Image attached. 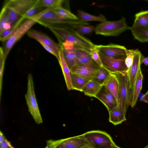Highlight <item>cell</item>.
Listing matches in <instances>:
<instances>
[{"label":"cell","mask_w":148,"mask_h":148,"mask_svg":"<svg viewBox=\"0 0 148 148\" xmlns=\"http://www.w3.org/2000/svg\"><path fill=\"white\" fill-rule=\"evenodd\" d=\"M57 38L59 43L67 42L75 46L90 50L95 47L89 40L78 32L74 28L58 26L47 27Z\"/></svg>","instance_id":"6da1fadb"},{"label":"cell","mask_w":148,"mask_h":148,"mask_svg":"<svg viewBox=\"0 0 148 148\" xmlns=\"http://www.w3.org/2000/svg\"><path fill=\"white\" fill-rule=\"evenodd\" d=\"M57 8L56 6L46 8L32 17L23 21L18 26L14 34L4 42L2 48L3 58L5 60L10 50L14 44L26 33L46 12Z\"/></svg>","instance_id":"7a4b0ae2"},{"label":"cell","mask_w":148,"mask_h":148,"mask_svg":"<svg viewBox=\"0 0 148 148\" xmlns=\"http://www.w3.org/2000/svg\"><path fill=\"white\" fill-rule=\"evenodd\" d=\"M37 23L48 27L57 25H68L71 27L75 28L79 25H88V23L80 20H73L64 18L59 15L54 10L46 12L39 19Z\"/></svg>","instance_id":"3957f363"},{"label":"cell","mask_w":148,"mask_h":148,"mask_svg":"<svg viewBox=\"0 0 148 148\" xmlns=\"http://www.w3.org/2000/svg\"><path fill=\"white\" fill-rule=\"evenodd\" d=\"M125 19L123 17L117 21H106L98 24L95 29V33L106 36H117L122 32L129 29Z\"/></svg>","instance_id":"277c9868"},{"label":"cell","mask_w":148,"mask_h":148,"mask_svg":"<svg viewBox=\"0 0 148 148\" xmlns=\"http://www.w3.org/2000/svg\"><path fill=\"white\" fill-rule=\"evenodd\" d=\"M84 135L92 148H113L116 145L111 136L104 131L92 130L84 133Z\"/></svg>","instance_id":"5b68a950"},{"label":"cell","mask_w":148,"mask_h":148,"mask_svg":"<svg viewBox=\"0 0 148 148\" xmlns=\"http://www.w3.org/2000/svg\"><path fill=\"white\" fill-rule=\"evenodd\" d=\"M25 97L29 111L34 120L38 124L42 123V120L36 99L32 76L31 73L28 75L27 90Z\"/></svg>","instance_id":"8992f818"},{"label":"cell","mask_w":148,"mask_h":148,"mask_svg":"<svg viewBox=\"0 0 148 148\" xmlns=\"http://www.w3.org/2000/svg\"><path fill=\"white\" fill-rule=\"evenodd\" d=\"M119 84V103L124 112L126 114L130 105L131 90L129 87L127 73H114Z\"/></svg>","instance_id":"52a82bcc"},{"label":"cell","mask_w":148,"mask_h":148,"mask_svg":"<svg viewBox=\"0 0 148 148\" xmlns=\"http://www.w3.org/2000/svg\"><path fill=\"white\" fill-rule=\"evenodd\" d=\"M99 53L102 66L111 73H127L128 69L125 62V58L120 59L112 58Z\"/></svg>","instance_id":"ba28073f"},{"label":"cell","mask_w":148,"mask_h":148,"mask_svg":"<svg viewBox=\"0 0 148 148\" xmlns=\"http://www.w3.org/2000/svg\"><path fill=\"white\" fill-rule=\"evenodd\" d=\"M95 47L98 51L108 57L113 59L125 58L126 48L124 46L110 43L107 45H96Z\"/></svg>","instance_id":"9c48e42d"},{"label":"cell","mask_w":148,"mask_h":148,"mask_svg":"<svg viewBox=\"0 0 148 148\" xmlns=\"http://www.w3.org/2000/svg\"><path fill=\"white\" fill-rule=\"evenodd\" d=\"M101 67L96 62L76 64L71 69L75 74L89 81L92 80L97 70Z\"/></svg>","instance_id":"30bf717a"},{"label":"cell","mask_w":148,"mask_h":148,"mask_svg":"<svg viewBox=\"0 0 148 148\" xmlns=\"http://www.w3.org/2000/svg\"><path fill=\"white\" fill-rule=\"evenodd\" d=\"M38 0H9L6 1L4 5L15 11L23 17L29 10L34 8Z\"/></svg>","instance_id":"8fae6325"},{"label":"cell","mask_w":148,"mask_h":148,"mask_svg":"<svg viewBox=\"0 0 148 148\" xmlns=\"http://www.w3.org/2000/svg\"><path fill=\"white\" fill-rule=\"evenodd\" d=\"M28 37L52 48L59 56L60 49L59 44L55 42L51 38L37 30H29L27 33Z\"/></svg>","instance_id":"7c38bea8"},{"label":"cell","mask_w":148,"mask_h":148,"mask_svg":"<svg viewBox=\"0 0 148 148\" xmlns=\"http://www.w3.org/2000/svg\"><path fill=\"white\" fill-rule=\"evenodd\" d=\"M88 145L84 134L78 136L61 139L56 148H79Z\"/></svg>","instance_id":"4fadbf2b"},{"label":"cell","mask_w":148,"mask_h":148,"mask_svg":"<svg viewBox=\"0 0 148 148\" xmlns=\"http://www.w3.org/2000/svg\"><path fill=\"white\" fill-rule=\"evenodd\" d=\"M95 97L104 104L108 112L111 111L118 105L114 95L104 85L97 93Z\"/></svg>","instance_id":"5bb4252c"},{"label":"cell","mask_w":148,"mask_h":148,"mask_svg":"<svg viewBox=\"0 0 148 148\" xmlns=\"http://www.w3.org/2000/svg\"><path fill=\"white\" fill-rule=\"evenodd\" d=\"M142 55L140 51L138 49L134 57L132 64L127 72L130 90L132 88L139 71L141 69V57Z\"/></svg>","instance_id":"9a60e30c"},{"label":"cell","mask_w":148,"mask_h":148,"mask_svg":"<svg viewBox=\"0 0 148 148\" xmlns=\"http://www.w3.org/2000/svg\"><path fill=\"white\" fill-rule=\"evenodd\" d=\"M143 79V75L140 69L131 90L130 105L132 108L135 106L137 101L139 94L142 88Z\"/></svg>","instance_id":"2e32d148"},{"label":"cell","mask_w":148,"mask_h":148,"mask_svg":"<svg viewBox=\"0 0 148 148\" xmlns=\"http://www.w3.org/2000/svg\"><path fill=\"white\" fill-rule=\"evenodd\" d=\"M103 85L114 95L118 104L119 103V84L115 74L111 73Z\"/></svg>","instance_id":"e0dca14e"},{"label":"cell","mask_w":148,"mask_h":148,"mask_svg":"<svg viewBox=\"0 0 148 148\" xmlns=\"http://www.w3.org/2000/svg\"><path fill=\"white\" fill-rule=\"evenodd\" d=\"M109 113V121L114 125L120 124L126 120L125 113L123 111L119 104Z\"/></svg>","instance_id":"ac0fdd59"},{"label":"cell","mask_w":148,"mask_h":148,"mask_svg":"<svg viewBox=\"0 0 148 148\" xmlns=\"http://www.w3.org/2000/svg\"><path fill=\"white\" fill-rule=\"evenodd\" d=\"M58 60L62 71L67 89L69 90H72L71 70L66 62L61 50L59 53V58Z\"/></svg>","instance_id":"d6986e66"},{"label":"cell","mask_w":148,"mask_h":148,"mask_svg":"<svg viewBox=\"0 0 148 148\" xmlns=\"http://www.w3.org/2000/svg\"><path fill=\"white\" fill-rule=\"evenodd\" d=\"M90 51V50L77 47L75 51L76 64L95 62L92 58Z\"/></svg>","instance_id":"ffe728a7"},{"label":"cell","mask_w":148,"mask_h":148,"mask_svg":"<svg viewBox=\"0 0 148 148\" xmlns=\"http://www.w3.org/2000/svg\"><path fill=\"white\" fill-rule=\"evenodd\" d=\"M103 86L93 80H90L84 87L82 92L86 95L95 97Z\"/></svg>","instance_id":"44dd1931"},{"label":"cell","mask_w":148,"mask_h":148,"mask_svg":"<svg viewBox=\"0 0 148 148\" xmlns=\"http://www.w3.org/2000/svg\"><path fill=\"white\" fill-rule=\"evenodd\" d=\"M77 14L79 20L84 22L98 21L102 23L107 21L105 16L101 14L99 16L93 15L80 10L77 11Z\"/></svg>","instance_id":"7402d4cb"},{"label":"cell","mask_w":148,"mask_h":148,"mask_svg":"<svg viewBox=\"0 0 148 148\" xmlns=\"http://www.w3.org/2000/svg\"><path fill=\"white\" fill-rule=\"evenodd\" d=\"M133 26L138 28L148 27V10L136 13Z\"/></svg>","instance_id":"603a6c76"},{"label":"cell","mask_w":148,"mask_h":148,"mask_svg":"<svg viewBox=\"0 0 148 148\" xmlns=\"http://www.w3.org/2000/svg\"><path fill=\"white\" fill-rule=\"evenodd\" d=\"M132 34L135 39L141 42H148V27H130Z\"/></svg>","instance_id":"cb8c5ba5"},{"label":"cell","mask_w":148,"mask_h":148,"mask_svg":"<svg viewBox=\"0 0 148 148\" xmlns=\"http://www.w3.org/2000/svg\"><path fill=\"white\" fill-rule=\"evenodd\" d=\"M77 47L71 50L60 49L62 52L65 60L70 70L76 64L75 51Z\"/></svg>","instance_id":"d4e9b609"},{"label":"cell","mask_w":148,"mask_h":148,"mask_svg":"<svg viewBox=\"0 0 148 148\" xmlns=\"http://www.w3.org/2000/svg\"><path fill=\"white\" fill-rule=\"evenodd\" d=\"M111 73L103 66L97 70L92 80L103 85Z\"/></svg>","instance_id":"484cf974"},{"label":"cell","mask_w":148,"mask_h":148,"mask_svg":"<svg viewBox=\"0 0 148 148\" xmlns=\"http://www.w3.org/2000/svg\"><path fill=\"white\" fill-rule=\"evenodd\" d=\"M71 79L73 89L82 91V89L89 81L71 73Z\"/></svg>","instance_id":"4316f807"},{"label":"cell","mask_w":148,"mask_h":148,"mask_svg":"<svg viewBox=\"0 0 148 148\" xmlns=\"http://www.w3.org/2000/svg\"><path fill=\"white\" fill-rule=\"evenodd\" d=\"M25 19L23 17L21 19L10 28L3 30L0 33V40L2 42H4L8 39L15 32L19 25Z\"/></svg>","instance_id":"83f0119b"},{"label":"cell","mask_w":148,"mask_h":148,"mask_svg":"<svg viewBox=\"0 0 148 148\" xmlns=\"http://www.w3.org/2000/svg\"><path fill=\"white\" fill-rule=\"evenodd\" d=\"M54 11L61 17L67 19L79 20L78 17L71 13L69 10L66 9L62 6Z\"/></svg>","instance_id":"f1b7e54d"},{"label":"cell","mask_w":148,"mask_h":148,"mask_svg":"<svg viewBox=\"0 0 148 148\" xmlns=\"http://www.w3.org/2000/svg\"><path fill=\"white\" fill-rule=\"evenodd\" d=\"M11 26L5 10L3 8L0 15V33L5 29L10 28Z\"/></svg>","instance_id":"f546056e"},{"label":"cell","mask_w":148,"mask_h":148,"mask_svg":"<svg viewBox=\"0 0 148 148\" xmlns=\"http://www.w3.org/2000/svg\"><path fill=\"white\" fill-rule=\"evenodd\" d=\"M8 19L12 26L14 25L21 19V17L13 9L4 5Z\"/></svg>","instance_id":"4dcf8cb0"},{"label":"cell","mask_w":148,"mask_h":148,"mask_svg":"<svg viewBox=\"0 0 148 148\" xmlns=\"http://www.w3.org/2000/svg\"><path fill=\"white\" fill-rule=\"evenodd\" d=\"M63 0H38L35 8H49L59 4H62Z\"/></svg>","instance_id":"1f68e13d"},{"label":"cell","mask_w":148,"mask_h":148,"mask_svg":"<svg viewBox=\"0 0 148 148\" xmlns=\"http://www.w3.org/2000/svg\"><path fill=\"white\" fill-rule=\"evenodd\" d=\"M79 34H88L95 30V27L92 25H79L75 28Z\"/></svg>","instance_id":"d6a6232c"},{"label":"cell","mask_w":148,"mask_h":148,"mask_svg":"<svg viewBox=\"0 0 148 148\" xmlns=\"http://www.w3.org/2000/svg\"><path fill=\"white\" fill-rule=\"evenodd\" d=\"M137 50L136 49L126 50V56L125 58V62L128 70L132 64L134 57Z\"/></svg>","instance_id":"836d02e7"},{"label":"cell","mask_w":148,"mask_h":148,"mask_svg":"<svg viewBox=\"0 0 148 148\" xmlns=\"http://www.w3.org/2000/svg\"><path fill=\"white\" fill-rule=\"evenodd\" d=\"M90 52L93 60L100 66H102L99 52L95 47L90 49Z\"/></svg>","instance_id":"e575fe53"},{"label":"cell","mask_w":148,"mask_h":148,"mask_svg":"<svg viewBox=\"0 0 148 148\" xmlns=\"http://www.w3.org/2000/svg\"><path fill=\"white\" fill-rule=\"evenodd\" d=\"M43 8L44 7H34L27 12L23 17L25 19L30 18L44 10L45 9H44Z\"/></svg>","instance_id":"d590c367"},{"label":"cell","mask_w":148,"mask_h":148,"mask_svg":"<svg viewBox=\"0 0 148 148\" xmlns=\"http://www.w3.org/2000/svg\"><path fill=\"white\" fill-rule=\"evenodd\" d=\"M5 60L3 58V49L2 47H1L0 49V77L1 85Z\"/></svg>","instance_id":"8d00e7d4"},{"label":"cell","mask_w":148,"mask_h":148,"mask_svg":"<svg viewBox=\"0 0 148 148\" xmlns=\"http://www.w3.org/2000/svg\"><path fill=\"white\" fill-rule=\"evenodd\" d=\"M61 141V139L56 140L52 139L47 141V146L45 148H56Z\"/></svg>","instance_id":"74e56055"},{"label":"cell","mask_w":148,"mask_h":148,"mask_svg":"<svg viewBox=\"0 0 148 148\" xmlns=\"http://www.w3.org/2000/svg\"><path fill=\"white\" fill-rule=\"evenodd\" d=\"M40 44L46 50L50 53L55 56L57 59L58 60V59L59 56L52 48L42 43H40Z\"/></svg>","instance_id":"f35d334b"},{"label":"cell","mask_w":148,"mask_h":148,"mask_svg":"<svg viewBox=\"0 0 148 148\" xmlns=\"http://www.w3.org/2000/svg\"><path fill=\"white\" fill-rule=\"evenodd\" d=\"M0 148H14L5 138L3 141L0 143Z\"/></svg>","instance_id":"ab89813d"},{"label":"cell","mask_w":148,"mask_h":148,"mask_svg":"<svg viewBox=\"0 0 148 148\" xmlns=\"http://www.w3.org/2000/svg\"><path fill=\"white\" fill-rule=\"evenodd\" d=\"M141 63H143L145 65H148V57H145L142 55L141 57Z\"/></svg>","instance_id":"60d3db41"},{"label":"cell","mask_w":148,"mask_h":148,"mask_svg":"<svg viewBox=\"0 0 148 148\" xmlns=\"http://www.w3.org/2000/svg\"><path fill=\"white\" fill-rule=\"evenodd\" d=\"M140 98V101L145 102L144 94L141 93L140 92L139 94L138 97Z\"/></svg>","instance_id":"b9f144b4"},{"label":"cell","mask_w":148,"mask_h":148,"mask_svg":"<svg viewBox=\"0 0 148 148\" xmlns=\"http://www.w3.org/2000/svg\"><path fill=\"white\" fill-rule=\"evenodd\" d=\"M5 138V137L3 135V133L1 131L0 132V143H1L3 141Z\"/></svg>","instance_id":"7bdbcfd3"},{"label":"cell","mask_w":148,"mask_h":148,"mask_svg":"<svg viewBox=\"0 0 148 148\" xmlns=\"http://www.w3.org/2000/svg\"><path fill=\"white\" fill-rule=\"evenodd\" d=\"M145 102L148 103V91L144 94Z\"/></svg>","instance_id":"ee69618b"},{"label":"cell","mask_w":148,"mask_h":148,"mask_svg":"<svg viewBox=\"0 0 148 148\" xmlns=\"http://www.w3.org/2000/svg\"><path fill=\"white\" fill-rule=\"evenodd\" d=\"M79 148H92L89 145H87L86 146H83V147H81Z\"/></svg>","instance_id":"f6af8a7d"},{"label":"cell","mask_w":148,"mask_h":148,"mask_svg":"<svg viewBox=\"0 0 148 148\" xmlns=\"http://www.w3.org/2000/svg\"><path fill=\"white\" fill-rule=\"evenodd\" d=\"M113 148H121L117 146H116V145L115 146H114Z\"/></svg>","instance_id":"bcb514c9"},{"label":"cell","mask_w":148,"mask_h":148,"mask_svg":"<svg viewBox=\"0 0 148 148\" xmlns=\"http://www.w3.org/2000/svg\"><path fill=\"white\" fill-rule=\"evenodd\" d=\"M144 148H148V145H147V146H146Z\"/></svg>","instance_id":"7dc6e473"},{"label":"cell","mask_w":148,"mask_h":148,"mask_svg":"<svg viewBox=\"0 0 148 148\" xmlns=\"http://www.w3.org/2000/svg\"><path fill=\"white\" fill-rule=\"evenodd\" d=\"M146 1L147 2H148V0H146Z\"/></svg>","instance_id":"c3c4849f"}]
</instances>
